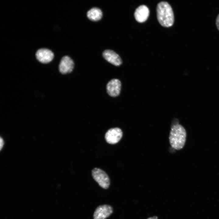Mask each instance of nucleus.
<instances>
[{"label": "nucleus", "mask_w": 219, "mask_h": 219, "mask_svg": "<svg viewBox=\"0 0 219 219\" xmlns=\"http://www.w3.org/2000/svg\"><path fill=\"white\" fill-rule=\"evenodd\" d=\"M121 87V82L117 79H113L110 81L106 85L107 92L111 96L115 97L120 93Z\"/></svg>", "instance_id": "nucleus-8"}, {"label": "nucleus", "mask_w": 219, "mask_h": 219, "mask_svg": "<svg viewBox=\"0 0 219 219\" xmlns=\"http://www.w3.org/2000/svg\"><path fill=\"white\" fill-rule=\"evenodd\" d=\"M35 56L37 61L43 64L50 63L54 57V54L53 51L46 48H42L37 50Z\"/></svg>", "instance_id": "nucleus-4"}, {"label": "nucleus", "mask_w": 219, "mask_h": 219, "mask_svg": "<svg viewBox=\"0 0 219 219\" xmlns=\"http://www.w3.org/2000/svg\"><path fill=\"white\" fill-rule=\"evenodd\" d=\"M103 56L107 61L116 66H119L122 64V60L120 56L112 50H106L103 52Z\"/></svg>", "instance_id": "nucleus-10"}, {"label": "nucleus", "mask_w": 219, "mask_h": 219, "mask_svg": "<svg viewBox=\"0 0 219 219\" xmlns=\"http://www.w3.org/2000/svg\"><path fill=\"white\" fill-rule=\"evenodd\" d=\"M74 63L72 59L69 56L65 55L61 58L58 65V70L62 74L71 73L73 70Z\"/></svg>", "instance_id": "nucleus-5"}, {"label": "nucleus", "mask_w": 219, "mask_h": 219, "mask_svg": "<svg viewBox=\"0 0 219 219\" xmlns=\"http://www.w3.org/2000/svg\"><path fill=\"white\" fill-rule=\"evenodd\" d=\"M156 11L158 21L161 25L166 27L172 26L174 22V13L168 2L162 1L158 3Z\"/></svg>", "instance_id": "nucleus-1"}, {"label": "nucleus", "mask_w": 219, "mask_h": 219, "mask_svg": "<svg viewBox=\"0 0 219 219\" xmlns=\"http://www.w3.org/2000/svg\"><path fill=\"white\" fill-rule=\"evenodd\" d=\"M216 24L218 30H219V14L217 17L216 20Z\"/></svg>", "instance_id": "nucleus-12"}, {"label": "nucleus", "mask_w": 219, "mask_h": 219, "mask_svg": "<svg viewBox=\"0 0 219 219\" xmlns=\"http://www.w3.org/2000/svg\"><path fill=\"white\" fill-rule=\"evenodd\" d=\"M122 136L123 132L121 129L118 127H115L108 130L105 134V138L109 144H115L120 140Z\"/></svg>", "instance_id": "nucleus-6"}, {"label": "nucleus", "mask_w": 219, "mask_h": 219, "mask_svg": "<svg viewBox=\"0 0 219 219\" xmlns=\"http://www.w3.org/2000/svg\"><path fill=\"white\" fill-rule=\"evenodd\" d=\"M158 217L156 216H154L153 217H150L148 218L147 219H157Z\"/></svg>", "instance_id": "nucleus-14"}, {"label": "nucleus", "mask_w": 219, "mask_h": 219, "mask_svg": "<svg viewBox=\"0 0 219 219\" xmlns=\"http://www.w3.org/2000/svg\"><path fill=\"white\" fill-rule=\"evenodd\" d=\"M111 206L108 205L99 206L96 209L93 215L94 219H105L113 213Z\"/></svg>", "instance_id": "nucleus-7"}, {"label": "nucleus", "mask_w": 219, "mask_h": 219, "mask_svg": "<svg viewBox=\"0 0 219 219\" xmlns=\"http://www.w3.org/2000/svg\"><path fill=\"white\" fill-rule=\"evenodd\" d=\"M92 177L99 186L104 189H107L110 185V180L107 174L102 169L96 168L92 171Z\"/></svg>", "instance_id": "nucleus-3"}, {"label": "nucleus", "mask_w": 219, "mask_h": 219, "mask_svg": "<svg viewBox=\"0 0 219 219\" xmlns=\"http://www.w3.org/2000/svg\"><path fill=\"white\" fill-rule=\"evenodd\" d=\"M88 18L91 20L96 21L100 20L103 16L101 10L97 7H93L89 10L87 12Z\"/></svg>", "instance_id": "nucleus-11"}, {"label": "nucleus", "mask_w": 219, "mask_h": 219, "mask_svg": "<svg viewBox=\"0 0 219 219\" xmlns=\"http://www.w3.org/2000/svg\"><path fill=\"white\" fill-rule=\"evenodd\" d=\"M186 136V131L182 125L174 124L171 127L169 137L171 145L177 150L182 149L184 146Z\"/></svg>", "instance_id": "nucleus-2"}, {"label": "nucleus", "mask_w": 219, "mask_h": 219, "mask_svg": "<svg viewBox=\"0 0 219 219\" xmlns=\"http://www.w3.org/2000/svg\"><path fill=\"white\" fill-rule=\"evenodd\" d=\"M4 144V141L2 138H0V150H1Z\"/></svg>", "instance_id": "nucleus-13"}, {"label": "nucleus", "mask_w": 219, "mask_h": 219, "mask_svg": "<svg viewBox=\"0 0 219 219\" xmlns=\"http://www.w3.org/2000/svg\"><path fill=\"white\" fill-rule=\"evenodd\" d=\"M150 12L148 8L145 5H141L135 10L134 15L136 20L138 22L142 23L148 19Z\"/></svg>", "instance_id": "nucleus-9"}]
</instances>
